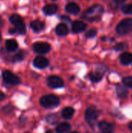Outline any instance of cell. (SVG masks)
<instances>
[{
    "instance_id": "obj_35",
    "label": "cell",
    "mask_w": 132,
    "mask_h": 133,
    "mask_svg": "<svg viewBox=\"0 0 132 133\" xmlns=\"http://www.w3.org/2000/svg\"><path fill=\"white\" fill-rule=\"evenodd\" d=\"M46 133H53L52 132V131H51V130H48V131H47Z\"/></svg>"
},
{
    "instance_id": "obj_33",
    "label": "cell",
    "mask_w": 132,
    "mask_h": 133,
    "mask_svg": "<svg viewBox=\"0 0 132 133\" xmlns=\"http://www.w3.org/2000/svg\"><path fill=\"white\" fill-rule=\"evenodd\" d=\"M3 24H4V21H3V19L1 18V16H0V28L3 26Z\"/></svg>"
},
{
    "instance_id": "obj_27",
    "label": "cell",
    "mask_w": 132,
    "mask_h": 133,
    "mask_svg": "<svg viewBox=\"0 0 132 133\" xmlns=\"http://www.w3.org/2000/svg\"><path fill=\"white\" fill-rule=\"evenodd\" d=\"M57 120H58V117L54 114L50 115L47 117V122L50 124H54L57 122Z\"/></svg>"
},
{
    "instance_id": "obj_2",
    "label": "cell",
    "mask_w": 132,
    "mask_h": 133,
    "mask_svg": "<svg viewBox=\"0 0 132 133\" xmlns=\"http://www.w3.org/2000/svg\"><path fill=\"white\" fill-rule=\"evenodd\" d=\"M116 32L119 35H126L132 32V19L127 18L121 20L116 26Z\"/></svg>"
},
{
    "instance_id": "obj_30",
    "label": "cell",
    "mask_w": 132,
    "mask_h": 133,
    "mask_svg": "<svg viewBox=\"0 0 132 133\" xmlns=\"http://www.w3.org/2000/svg\"><path fill=\"white\" fill-rule=\"evenodd\" d=\"M9 34H14L17 33V30H16V29L14 27V28L9 29Z\"/></svg>"
},
{
    "instance_id": "obj_6",
    "label": "cell",
    "mask_w": 132,
    "mask_h": 133,
    "mask_svg": "<svg viewBox=\"0 0 132 133\" xmlns=\"http://www.w3.org/2000/svg\"><path fill=\"white\" fill-rule=\"evenodd\" d=\"M2 79L6 83L11 84V85H18L21 82L20 79L17 76H16L15 74H13L12 72H10L9 70L3 72Z\"/></svg>"
},
{
    "instance_id": "obj_9",
    "label": "cell",
    "mask_w": 132,
    "mask_h": 133,
    "mask_svg": "<svg viewBox=\"0 0 132 133\" xmlns=\"http://www.w3.org/2000/svg\"><path fill=\"white\" fill-rule=\"evenodd\" d=\"M87 27V25L81 21V20H75L72 23V30L74 34H79L83 32Z\"/></svg>"
},
{
    "instance_id": "obj_28",
    "label": "cell",
    "mask_w": 132,
    "mask_h": 133,
    "mask_svg": "<svg viewBox=\"0 0 132 133\" xmlns=\"http://www.w3.org/2000/svg\"><path fill=\"white\" fill-rule=\"evenodd\" d=\"M123 83L125 86L132 88V76H127L123 79Z\"/></svg>"
},
{
    "instance_id": "obj_26",
    "label": "cell",
    "mask_w": 132,
    "mask_h": 133,
    "mask_svg": "<svg viewBox=\"0 0 132 133\" xmlns=\"http://www.w3.org/2000/svg\"><path fill=\"white\" fill-rule=\"evenodd\" d=\"M128 48V44L124 42H121V43H118L114 47V49L115 51H122V50H124L125 48Z\"/></svg>"
},
{
    "instance_id": "obj_29",
    "label": "cell",
    "mask_w": 132,
    "mask_h": 133,
    "mask_svg": "<svg viewBox=\"0 0 132 133\" xmlns=\"http://www.w3.org/2000/svg\"><path fill=\"white\" fill-rule=\"evenodd\" d=\"M12 107L11 106H5V107H4L3 108V111L5 112V113H6V114H8V113H9L11 111H12Z\"/></svg>"
},
{
    "instance_id": "obj_37",
    "label": "cell",
    "mask_w": 132,
    "mask_h": 133,
    "mask_svg": "<svg viewBox=\"0 0 132 133\" xmlns=\"http://www.w3.org/2000/svg\"><path fill=\"white\" fill-rule=\"evenodd\" d=\"M52 1H57V0H52Z\"/></svg>"
},
{
    "instance_id": "obj_1",
    "label": "cell",
    "mask_w": 132,
    "mask_h": 133,
    "mask_svg": "<svg viewBox=\"0 0 132 133\" xmlns=\"http://www.w3.org/2000/svg\"><path fill=\"white\" fill-rule=\"evenodd\" d=\"M103 11V7L101 5L96 4L85 10L82 18L89 22H98L101 19Z\"/></svg>"
},
{
    "instance_id": "obj_10",
    "label": "cell",
    "mask_w": 132,
    "mask_h": 133,
    "mask_svg": "<svg viewBox=\"0 0 132 133\" xmlns=\"http://www.w3.org/2000/svg\"><path fill=\"white\" fill-rule=\"evenodd\" d=\"M49 65V61L44 56H37L33 60V65L37 69H44Z\"/></svg>"
},
{
    "instance_id": "obj_24",
    "label": "cell",
    "mask_w": 132,
    "mask_h": 133,
    "mask_svg": "<svg viewBox=\"0 0 132 133\" xmlns=\"http://www.w3.org/2000/svg\"><path fill=\"white\" fill-rule=\"evenodd\" d=\"M24 58V52L23 51H19L18 53H16L13 58H12V61L13 62H20Z\"/></svg>"
},
{
    "instance_id": "obj_15",
    "label": "cell",
    "mask_w": 132,
    "mask_h": 133,
    "mask_svg": "<svg viewBox=\"0 0 132 133\" xmlns=\"http://www.w3.org/2000/svg\"><path fill=\"white\" fill-rule=\"evenodd\" d=\"M58 9V6L55 4H48L47 5H45L43 8V12L45 15L47 16H51V15H54L57 12Z\"/></svg>"
},
{
    "instance_id": "obj_34",
    "label": "cell",
    "mask_w": 132,
    "mask_h": 133,
    "mask_svg": "<svg viewBox=\"0 0 132 133\" xmlns=\"http://www.w3.org/2000/svg\"><path fill=\"white\" fill-rule=\"evenodd\" d=\"M129 129H130V130L132 132V122H131V123L129 124Z\"/></svg>"
},
{
    "instance_id": "obj_3",
    "label": "cell",
    "mask_w": 132,
    "mask_h": 133,
    "mask_svg": "<svg viewBox=\"0 0 132 133\" xmlns=\"http://www.w3.org/2000/svg\"><path fill=\"white\" fill-rule=\"evenodd\" d=\"M9 21L12 24L14 25L15 28L17 30V33L20 34H25L26 32V25L22 19V17L18 14H12L9 16Z\"/></svg>"
},
{
    "instance_id": "obj_7",
    "label": "cell",
    "mask_w": 132,
    "mask_h": 133,
    "mask_svg": "<svg viewBox=\"0 0 132 133\" xmlns=\"http://www.w3.org/2000/svg\"><path fill=\"white\" fill-rule=\"evenodd\" d=\"M33 50L37 54H47L51 51V45L47 42L38 41L33 44Z\"/></svg>"
},
{
    "instance_id": "obj_19",
    "label": "cell",
    "mask_w": 132,
    "mask_h": 133,
    "mask_svg": "<svg viewBox=\"0 0 132 133\" xmlns=\"http://www.w3.org/2000/svg\"><path fill=\"white\" fill-rule=\"evenodd\" d=\"M75 113V110L71 108V107H67L63 109V111H61V116L65 118V119H71Z\"/></svg>"
},
{
    "instance_id": "obj_18",
    "label": "cell",
    "mask_w": 132,
    "mask_h": 133,
    "mask_svg": "<svg viewBox=\"0 0 132 133\" xmlns=\"http://www.w3.org/2000/svg\"><path fill=\"white\" fill-rule=\"evenodd\" d=\"M103 75V72H101L100 71H96V72H93L89 73V78L92 82L97 83V82H100L102 79Z\"/></svg>"
},
{
    "instance_id": "obj_23",
    "label": "cell",
    "mask_w": 132,
    "mask_h": 133,
    "mask_svg": "<svg viewBox=\"0 0 132 133\" xmlns=\"http://www.w3.org/2000/svg\"><path fill=\"white\" fill-rule=\"evenodd\" d=\"M121 11L123 12V13L124 14H132V3L129 4H124L121 8Z\"/></svg>"
},
{
    "instance_id": "obj_22",
    "label": "cell",
    "mask_w": 132,
    "mask_h": 133,
    "mask_svg": "<svg viewBox=\"0 0 132 133\" xmlns=\"http://www.w3.org/2000/svg\"><path fill=\"white\" fill-rule=\"evenodd\" d=\"M127 0H112L110 2V6L114 9H121L126 2Z\"/></svg>"
},
{
    "instance_id": "obj_20",
    "label": "cell",
    "mask_w": 132,
    "mask_h": 133,
    "mask_svg": "<svg viewBox=\"0 0 132 133\" xmlns=\"http://www.w3.org/2000/svg\"><path fill=\"white\" fill-rule=\"evenodd\" d=\"M71 129V125L68 123L66 122H63L59 124L57 127H56V132L57 133H66L69 132Z\"/></svg>"
},
{
    "instance_id": "obj_14",
    "label": "cell",
    "mask_w": 132,
    "mask_h": 133,
    "mask_svg": "<svg viewBox=\"0 0 132 133\" xmlns=\"http://www.w3.org/2000/svg\"><path fill=\"white\" fill-rule=\"evenodd\" d=\"M65 10L70 14L78 15L80 12V7L78 4L75 2H69L65 6Z\"/></svg>"
},
{
    "instance_id": "obj_5",
    "label": "cell",
    "mask_w": 132,
    "mask_h": 133,
    "mask_svg": "<svg viewBox=\"0 0 132 133\" xmlns=\"http://www.w3.org/2000/svg\"><path fill=\"white\" fill-rule=\"evenodd\" d=\"M85 117L87 123L89 125L93 126L99 117V111L94 107H89L86 111Z\"/></svg>"
},
{
    "instance_id": "obj_25",
    "label": "cell",
    "mask_w": 132,
    "mask_h": 133,
    "mask_svg": "<svg viewBox=\"0 0 132 133\" xmlns=\"http://www.w3.org/2000/svg\"><path fill=\"white\" fill-rule=\"evenodd\" d=\"M96 34H97V30L96 28H93L86 32V37L87 38H93L96 36Z\"/></svg>"
},
{
    "instance_id": "obj_32",
    "label": "cell",
    "mask_w": 132,
    "mask_h": 133,
    "mask_svg": "<svg viewBox=\"0 0 132 133\" xmlns=\"http://www.w3.org/2000/svg\"><path fill=\"white\" fill-rule=\"evenodd\" d=\"M5 95L2 92H1V91H0V101H2V100H4V99H5Z\"/></svg>"
},
{
    "instance_id": "obj_8",
    "label": "cell",
    "mask_w": 132,
    "mask_h": 133,
    "mask_svg": "<svg viewBox=\"0 0 132 133\" xmlns=\"http://www.w3.org/2000/svg\"><path fill=\"white\" fill-rule=\"evenodd\" d=\"M47 85L51 88H59L64 86V81L58 76H51L47 78Z\"/></svg>"
},
{
    "instance_id": "obj_31",
    "label": "cell",
    "mask_w": 132,
    "mask_h": 133,
    "mask_svg": "<svg viewBox=\"0 0 132 133\" xmlns=\"http://www.w3.org/2000/svg\"><path fill=\"white\" fill-rule=\"evenodd\" d=\"M61 19L62 20L64 19V20H66V21H68V22H70V21H71L70 18H68L67 16H61Z\"/></svg>"
},
{
    "instance_id": "obj_12",
    "label": "cell",
    "mask_w": 132,
    "mask_h": 133,
    "mask_svg": "<svg viewBox=\"0 0 132 133\" xmlns=\"http://www.w3.org/2000/svg\"><path fill=\"white\" fill-rule=\"evenodd\" d=\"M99 127L102 133H114V125L104 121L99 123Z\"/></svg>"
},
{
    "instance_id": "obj_16",
    "label": "cell",
    "mask_w": 132,
    "mask_h": 133,
    "mask_svg": "<svg viewBox=\"0 0 132 133\" xmlns=\"http://www.w3.org/2000/svg\"><path fill=\"white\" fill-rule=\"evenodd\" d=\"M120 61L121 63L128 65L132 63V54L130 52H124L120 56Z\"/></svg>"
},
{
    "instance_id": "obj_36",
    "label": "cell",
    "mask_w": 132,
    "mask_h": 133,
    "mask_svg": "<svg viewBox=\"0 0 132 133\" xmlns=\"http://www.w3.org/2000/svg\"><path fill=\"white\" fill-rule=\"evenodd\" d=\"M70 133H78V132H70Z\"/></svg>"
},
{
    "instance_id": "obj_21",
    "label": "cell",
    "mask_w": 132,
    "mask_h": 133,
    "mask_svg": "<svg viewBox=\"0 0 132 133\" xmlns=\"http://www.w3.org/2000/svg\"><path fill=\"white\" fill-rule=\"evenodd\" d=\"M117 95H118L119 97H121V98H125V97H127V96L128 94V90L124 87H123V86H118L117 87Z\"/></svg>"
},
{
    "instance_id": "obj_4",
    "label": "cell",
    "mask_w": 132,
    "mask_h": 133,
    "mask_svg": "<svg viewBox=\"0 0 132 133\" xmlns=\"http://www.w3.org/2000/svg\"><path fill=\"white\" fill-rule=\"evenodd\" d=\"M40 103L41 106L45 108H51L58 106L60 103V100L57 96L53 94H49V95L43 96L40 99Z\"/></svg>"
},
{
    "instance_id": "obj_17",
    "label": "cell",
    "mask_w": 132,
    "mask_h": 133,
    "mask_svg": "<svg viewBox=\"0 0 132 133\" xmlns=\"http://www.w3.org/2000/svg\"><path fill=\"white\" fill-rule=\"evenodd\" d=\"M18 48V44L14 39H9L5 41V48L8 51H15Z\"/></svg>"
},
{
    "instance_id": "obj_11",
    "label": "cell",
    "mask_w": 132,
    "mask_h": 133,
    "mask_svg": "<svg viewBox=\"0 0 132 133\" xmlns=\"http://www.w3.org/2000/svg\"><path fill=\"white\" fill-rule=\"evenodd\" d=\"M69 32L68 26L65 23H60L57 25L55 27V33L57 35L60 37H65L66 36Z\"/></svg>"
},
{
    "instance_id": "obj_13",
    "label": "cell",
    "mask_w": 132,
    "mask_h": 133,
    "mask_svg": "<svg viewBox=\"0 0 132 133\" xmlns=\"http://www.w3.org/2000/svg\"><path fill=\"white\" fill-rule=\"evenodd\" d=\"M30 27L31 29L36 32V33H39L40 31H42L44 27H45V23L44 22L41 21V20H39V19H35V20H33L31 23H30Z\"/></svg>"
}]
</instances>
